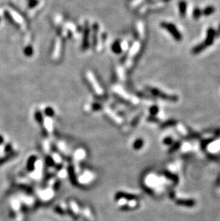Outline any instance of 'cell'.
Wrapping results in <instances>:
<instances>
[{"label":"cell","mask_w":220,"mask_h":221,"mask_svg":"<svg viewBox=\"0 0 220 221\" xmlns=\"http://www.w3.org/2000/svg\"><path fill=\"white\" fill-rule=\"evenodd\" d=\"M28 6L30 8H33L38 4V0H29Z\"/></svg>","instance_id":"cell-15"},{"label":"cell","mask_w":220,"mask_h":221,"mask_svg":"<svg viewBox=\"0 0 220 221\" xmlns=\"http://www.w3.org/2000/svg\"><path fill=\"white\" fill-rule=\"evenodd\" d=\"M3 143H4V137L2 135H0V145L3 144Z\"/></svg>","instance_id":"cell-20"},{"label":"cell","mask_w":220,"mask_h":221,"mask_svg":"<svg viewBox=\"0 0 220 221\" xmlns=\"http://www.w3.org/2000/svg\"><path fill=\"white\" fill-rule=\"evenodd\" d=\"M44 112H45V115H47V116H53L54 115V110H53V109H52V108H51V107L46 108Z\"/></svg>","instance_id":"cell-14"},{"label":"cell","mask_w":220,"mask_h":221,"mask_svg":"<svg viewBox=\"0 0 220 221\" xmlns=\"http://www.w3.org/2000/svg\"><path fill=\"white\" fill-rule=\"evenodd\" d=\"M16 155L17 153H15V152H10V153H8L7 155L4 156V157H1V158H0V165L7 163V161H9V160H11L12 158L14 157Z\"/></svg>","instance_id":"cell-7"},{"label":"cell","mask_w":220,"mask_h":221,"mask_svg":"<svg viewBox=\"0 0 220 221\" xmlns=\"http://www.w3.org/2000/svg\"><path fill=\"white\" fill-rule=\"evenodd\" d=\"M207 46L206 44H204V42L202 43H199L197 45L194 46L192 49V52L194 54V55H198V54L201 53V52L204 50L206 48H207Z\"/></svg>","instance_id":"cell-6"},{"label":"cell","mask_w":220,"mask_h":221,"mask_svg":"<svg viewBox=\"0 0 220 221\" xmlns=\"http://www.w3.org/2000/svg\"><path fill=\"white\" fill-rule=\"evenodd\" d=\"M161 26L162 28L165 29L166 30L168 31L171 34V35L174 38V39L176 40V41H181V39H182V35H181V32H179V29H177L174 24L164 21V22L161 23Z\"/></svg>","instance_id":"cell-1"},{"label":"cell","mask_w":220,"mask_h":221,"mask_svg":"<svg viewBox=\"0 0 220 221\" xmlns=\"http://www.w3.org/2000/svg\"><path fill=\"white\" fill-rule=\"evenodd\" d=\"M148 90L150 91L152 95H154V96H157L160 98L163 99V100H168L170 102H177L179 100V97L177 95H168V94H166L162 92L161 91H160L159 89H157V88H153V87H149Z\"/></svg>","instance_id":"cell-2"},{"label":"cell","mask_w":220,"mask_h":221,"mask_svg":"<svg viewBox=\"0 0 220 221\" xmlns=\"http://www.w3.org/2000/svg\"><path fill=\"white\" fill-rule=\"evenodd\" d=\"M0 22H1V17H0Z\"/></svg>","instance_id":"cell-21"},{"label":"cell","mask_w":220,"mask_h":221,"mask_svg":"<svg viewBox=\"0 0 220 221\" xmlns=\"http://www.w3.org/2000/svg\"><path fill=\"white\" fill-rule=\"evenodd\" d=\"M34 117H36V119H37V121L41 122V120H42V116H41V114L39 112H37L36 113H35Z\"/></svg>","instance_id":"cell-18"},{"label":"cell","mask_w":220,"mask_h":221,"mask_svg":"<svg viewBox=\"0 0 220 221\" xmlns=\"http://www.w3.org/2000/svg\"><path fill=\"white\" fill-rule=\"evenodd\" d=\"M216 37H220V24L219 25L217 30L216 31Z\"/></svg>","instance_id":"cell-19"},{"label":"cell","mask_w":220,"mask_h":221,"mask_svg":"<svg viewBox=\"0 0 220 221\" xmlns=\"http://www.w3.org/2000/svg\"><path fill=\"white\" fill-rule=\"evenodd\" d=\"M202 15V10H200L198 7H196L193 11V13H192V16L194 19H198L201 17V16Z\"/></svg>","instance_id":"cell-10"},{"label":"cell","mask_w":220,"mask_h":221,"mask_svg":"<svg viewBox=\"0 0 220 221\" xmlns=\"http://www.w3.org/2000/svg\"><path fill=\"white\" fill-rule=\"evenodd\" d=\"M12 150V146L10 143L6 145L5 148H4V152H7V153H10Z\"/></svg>","instance_id":"cell-17"},{"label":"cell","mask_w":220,"mask_h":221,"mask_svg":"<svg viewBox=\"0 0 220 221\" xmlns=\"http://www.w3.org/2000/svg\"><path fill=\"white\" fill-rule=\"evenodd\" d=\"M59 49H60V42L59 41H58L56 44V48H55V52L54 54V56H58L59 53Z\"/></svg>","instance_id":"cell-16"},{"label":"cell","mask_w":220,"mask_h":221,"mask_svg":"<svg viewBox=\"0 0 220 221\" xmlns=\"http://www.w3.org/2000/svg\"><path fill=\"white\" fill-rule=\"evenodd\" d=\"M215 12V8L213 6H208L204 10H202V15L204 16H210Z\"/></svg>","instance_id":"cell-8"},{"label":"cell","mask_w":220,"mask_h":221,"mask_svg":"<svg viewBox=\"0 0 220 221\" xmlns=\"http://www.w3.org/2000/svg\"><path fill=\"white\" fill-rule=\"evenodd\" d=\"M121 45L119 44V42H116L112 45V51L116 54H119L121 52Z\"/></svg>","instance_id":"cell-9"},{"label":"cell","mask_w":220,"mask_h":221,"mask_svg":"<svg viewBox=\"0 0 220 221\" xmlns=\"http://www.w3.org/2000/svg\"><path fill=\"white\" fill-rule=\"evenodd\" d=\"M158 112H159V108H158L157 106L154 105L150 108V112L152 115H156L158 113Z\"/></svg>","instance_id":"cell-13"},{"label":"cell","mask_w":220,"mask_h":221,"mask_svg":"<svg viewBox=\"0 0 220 221\" xmlns=\"http://www.w3.org/2000/svg\"><path fill=\"white\" fill-rule=\"evenodd\" d=\"M179 14L181 15V17H184V16L186 15L187 13V4L184 0H180L179 1Z\"/></svg>","instance_id":"cell-5"},{"label":"cell","mask_w":220,"mask_h":221,"mask_svg":"<svg viewBox=\"0 0 220 221\" xmlns=\"http://www.w3.org/2000/svg\"><path fill=\"white\" fill-rule=\"evenodd\" d=\"M24 55H27V56H31L33 54V48H32L31 46H27V47H25L24 50Z\"/></svg>","instance_id":"cell-12"},{"label":"cell","mask_w":220,"mask_h":221,"mask_svg":"<svg viewBox=\"0 0 220 221\" xmlns=\"http://www.w3.org/2000/svg\"><path fill=\"white\" fill-rule=\"evenodd\" d=\"M87 77H88L89 80H90V83L92 84L95 92H96L98 95H101V94H102V89H101V88L99 87V84H98L97 82L96 78L94 76L93 74H92V72H88V73H87Z\"/></svg>","instance_id":"cell-4"},{"label":"cell","mask_w":220,"mask_h":221,"mask_svg":"<svg viewBox=\"0 0 220 221\" xmlns=\"http://www.w3.org/2000/svg\"><path fill=\"white\" fill-rule=\"evenodd\" d=\"M177 124V121L176 120H169V121L165 122L164 124L162 125L163 127H172V126H174L175 125Z\"/></svg>","instance_id":"cell-11"},{"label":"cell","mask_w":220,"mask_h":221,"mask_svg":"<svg viewBox=\"0 0 220 221\" xmlns=\"http://www.w3.org/2000/svg\"><path fill=\"white\" fill-rule=\"evenodd\" d=\"M215 37H216V31L212 27H210V28L207 29V37H206L204 43L206 44L207 47H210V46L212 45V44L214 43Z\"/></svg>","instance_id":"cell-3"}]
</instances>
